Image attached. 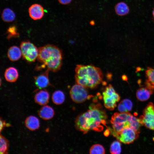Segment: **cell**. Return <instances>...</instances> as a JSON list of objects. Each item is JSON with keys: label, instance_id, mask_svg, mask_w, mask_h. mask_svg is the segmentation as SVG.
Returning <instances> with one entry per match:
<instances>
[{"label": "cell", "instance_id": "8fae6325", "mask_svg": "<svg viewBox=\"0 0 154 154\" xmlns=\"http://www.w3.org/2000/svg\"><path fill=\"white\" fill-rule=\"evenodd\" d=\"M30 16L33 19L37 20L41 19L44 15L43 7L40 5L35 4L31 5L29 8Z\"/></svg>", "mask_w": 154, "mask_h": 154}, {"label": "cell", "instance_id": "3957f363", "mask_svg": "<svg viewBox=\"0 0 154 154\" xmlns=\"http://www.w3.org/2000/svg\"><path fill=\"white\" fill-rule=\"evenodd\" d=\"M103 77L100 68L92 64L78 65L76 67V82L86 88H96L102 81Z\"/></svg>", "mask_w": 154, "mask_h": 154}, {"label": "cell", "instance_id": "ffe728a7", "mask_svg": "<svg viewBox=\"0 0 154 154\" xmlns=\"http://www.w3.org/2000/svg\"><path fill=\"white\" fill-rule=\"evenodd\" d=\"M1 17L4 21L11 22L14 20L15 18V15L11 9L9 8H6L3 10Z\"/></svg>", "mask_w": 154, "mask_h": 154}, {"label": "cell", "instance_id": "ba28073f", "mask_svg": "<svg viewBox=\"0 0 154 154\" xmlns=\"http://www.w3.org/2000/svg\"><path fill=\"white\" fill-rule=\"evenodd\" d=\"M139 133L130 127L127 126L113 136L120 142L129 144L133 143L138 137Z\"/></svg>", "mask_w": 154, "mask_h": 154}, {"label": "cell", "instance_id": "83f0119b", "mask_svg": "<svg viewBox=\"0 0 154 154\" xmlns=\"http://www.w3.org/2000/svg\"><path fill=\"white\" fill-rule=\"evenodd\" d=\"M117 108L120 112L126 113L129 112L124 104L121 101L118 104Z\"/></svg>", "mask_w": 154, "mask_h": 154}, {"label": "cell", "instance_id": "e0dca14e", "mask_svg": "<svg viewBox=\"0 0 154 154\" xmlns=\"http://www.w3.org/2000/svg\"><path fill=\"white\" fill-rule=\"evenodd\" d=\"M7 56L11 61H15L19 60L22 55L21 49L16 46L11 47L7 53Z\"/></svg>", "mask_w": 154, "mask_h": 154}, {"label": "cell", "instance_id": "cb8c5ba5", "mask_svg": "<svg viewBox=\"0 0 154 154\" xmlns=\"http://www.w3.org/2000/svg\"><path fill=\"white\" fill-rule=\"evenodd\" d=\"M119 141H115L111 144L110 152L112 154H119L121 151V144Z\"/></svg>", "mask_w": 154, "mask_h": 154}, {"label": "cell", "instance_id": "d4e9b609", "mask_svg": "<svg viewBox=\"0 0 154 154\" xmlns=\"http://www.w3.org/2000/svg\"><path fill=\"white\" fill-rule=\"evenodd\" d=\"M89 152L91 154H104L105 153L104 147L102 145L99 144L93 145L90 148Z\"/></svg>", "mask_w": 154, "mask_h": 154}, {"label": "cell", "instance_id": "4316f807", "mask_svg": "<svg viewBox=\"0 0 154 154\" xmlns=\"http://www.w3.org/2000/svg\"><path fill=\"white\" fill-rule=\"evenodd\" d=\"M121 102L124 104L128 112L131 110L133 107V104L130 100L126 99L123 100Z\"/></svg>", "mask_w": 154, "mask_h": 154}, {"label": "cell", "instance_id": "52a82bcc", "mask_svg": "<svg viewBox=\"0 0 154 154\" xmlns=\"http://www.w3.org/2000/svg\"><path fill=\"white\" fill-rule=\"evenodd\" d=\"M139 119L142 125L154 130V106L153 103L150 102L147 104Z\"/></svg>", "mask_w": 154, "mask_h": 154}, {"label": "cell", "instance_id": "f1b7e54d", "mask_svg": "<svg viewBox=\"0 0 154 154\" xmlns=\"http://www.w3.org/2000/svg\"><path fill=\"white\" fill-rule=\"evenodd\" d=\"M11 126L10 124L9 123H7L5 120L1 119V118L0 119V131L4 128L5 127H9Z\"/></svg>", "mask_w": 154, "mask_h": 154}, {"label": "cell", "instance_id": "484cf974", "mask_svg": "<svg viewBox=\"0 0 154 154\" xmlns=\"http://www.w3.org/2000/svg\"><path fill=\"white\" fill-rule=\"evenodd\" d=\"M7 33L8 34L7 38L9 39L12 37H18L19 36V34L17 32V28L14 25L11 26L9 28Z\"/></svg>", "mask_w": 154, "mask_h": 154}, {"label": "cell", "instance_id": "f546056e", "mask_svg": "<svg viewBox=\"0 0 154 154\" xmlns=\"http://www.w3.org/2000/svg\"><path fill=\"white\" fill-rule=\"evenodd\" d=\"M58 1L61 4L66 5L70 3L72 0H58Z\"/></svg>", "mask_w": 154, "mask_h": 154}, {"label": "cell", "instance_id": "277c9868", "mask_svg": "<svg viewBox=\"0 0 154 154\" xmlns=\"http://www.w3.org/2000/svg\"><path fill=\"white\" fill-rule=\"evenodd\" d=\"M131 115L129 112L114 114L111 120L112 127L109 130L113 135L120 132L125 127H129L128 120Z\"/></svg>", "mask_w": 154, "mask_h": 154}, {"label": "cell", "instance_id": "5bb4252c", "mask_svg": "<svg viewBox=\"0 0 154 154\" xmlns=\"http://www.w3.org/2000/svg\"><path fill=\"white\" fill-rule=\"evenodd\" d=\"M154 89L145 86L139 89L136 93L137 99L140 101H144L148 100L153 92Z\"/></svg>", "mask_w": 154, "mask_h": 154}, {"label": "cell", "instance_id": "4fadbf2b", "mask_svg": "<svg viewBox=\"0 0 154 154\" xmlns=\"http://www.w3.org/2000/svg\"><path fill=\"white\" fill-rule=\"evenodd\" d=\"M38 115L42 119L48 120L52 118L54 114V109L48 105H44L39 110Z\"/></svg>", "mask_w": 154, "mask_h": 154}, {"label": "cell", "instance_id": "7a4b0ae2", "mask_svg": "<svg viewBox=\"0 0 154 154\" xmlns=\"http://www.w3.org/2000/svg\"><path fill=\"white\" fill-rule=\"evenodd\" d=\"M38 61L42 64L37 67L39 70L46 66L53 72L58 71L62 64V54L61 50L55 45L48 44L38 49Z\"/></svg>", "mask_w": 154, "mask_h": 154}, {"label": "cell", "instance_id": "ac0fdd59", "mask_svg": "<svg viewBox=\"0 0 154 154\" xmlns=\"http://www.w3.org/2000/svg\"><path fill=\"white\" fill-rule=\"evenodd\" d=\"M145 74L147 78L145 83V86L154 89V69L148 67Z\"/></svg>", "mask_w": 154, "mask_h": 154}, {"label": "cell", "instance_id": "4dcf8cb0", "mask_svg": "<svg viewBox=\"0 0 154 154\" xmlns=\"http://www.w3.org/2000/svg\"><path fill=\"white\" fill-rule=\"evenodd\" d=\"M122 79L123 80H127V76L125 75H123L122 77Z\"/></svg>", "mask_w": 154, "mask_h": 154}, {"label": "cell", "instance_id": "9a60e30c", "mask_svg": "<svg viewBox=\"0 0 154 154\" xmlns=\"http://www.w3.org/2000/svg\"><path fill=\"white\" fill-rule=\"evenodd\" d=\"M26 127L29 130L34 131L39 128L40 121L35 116H30L27 117L25 120Z\"/></svg>", "mask_w": 154, "mask_h": 154}, {"label": "cell", "instance_id": "6da1fadb", "mask_svg": "<svg viewBox=\"0 0 154 154\" xmlns=\"http://www.w3.org/2000/svg\"><path fill=\"white\" fill-rule=\"evenodd\" d=\"M107 116L100 104H92L86 112L78 116L75 120V126L84 133L90 130L101 131L106 125Z\"/></svg>", "mask_w": 154, "mask_h": 154}, {"label": "cell", "instance_id": "603a6c76", "mask_svg": "<svg viewBox=\"0 0 154 154\" xmlns=\"http://www.w3.org/2000/svg\"><path fill=\"white\" fill-rule=\"evenodd\" d=\"M0 153L1 154L8 153L9 146L8 140L3 136L0 135Z\"/></svg>", "mask_w": 154, "mask_h": 154}, {"label": "cell", "instance_id": "44dd1931", "mask_svg": "<svg viewBox=\"0 0 154 154\" xmlns=\"http://www.w3.org/2000/svg\"><path fill=\"white\" fill-rule=\"evenodd\" d=\"M53 102L56 105L62 104L64 101L65 96L63 92L60 90L55 91L52 96Z\"/></svg>", "mask_w": 154, "mask_h": 154}, {"label": "cell", "instance_id": "d6986e66", "mask_svg": "<svg viewBox=\"0 0 154 154\" xmlns=\"http://www.w3.org/2000/svg\"><path fill=\"white\" fill-rule=\"evenodd\" d=\"M115 10L116 14L120 16L126 15L129 11V9L127 5L122 2H119L116 5Z\"/></svg>", "mask_w": 154, "mask_h": 154}, {"label": "cell", "instance_id": "7c38bea8", "mask_svg": "<svg viewBox=\"0 0 154 154\" xmlns=\"http://www.w3.org/2000/svg\"><path fill=\"white\" fill-rule=\"evenodd\" d=\"M49 94L46 90H40L35 95L34 100L35 102L40 105H45L48 102Z\"/></svg>", "mask_w": 154, "mask_h": 154}, {"label": "cell", "instance_id": "5b68a950", "mask_svg": "<svg viewBox=\"0 0 154 154\" xmlns=\"http://www.w3.org/2000/svg\"><path fill=\"white\" fill-rule=\"evenodd\" d=\"M102 94L105 107L109 110H114L120 99L119 95L111 84L106 87Z\"/></svg>", "mask_w": 154, "mask_h": 154}, {"label": "cell", "instance_id": "9c48e42d", "mask_svg": "<svg viewBox=\"0 0 154 154\" xmlns=\"http://www.w3.org/2000/svg\"><path fill=\"white\" fill-rule=\"evenodd\" d=\"M70 94L72 100L77 103H82L89 97L86 88L78 84L72 87Z\"/></svg>", "mask_w": 154, "mask_h": 154}, {"label": "cell", "instance_id": "7402d4cb", "mask_svg": "<svg viewBox=\"0 0 154 154\" xmlns=\"http://www.w3.org/2000/svg\"><path fill=\"white\" fill-rule=\"evenodd\" d=\"M129 126L139 133L140 127L142 125L139 118H138L131 114L128 120Z\"/></svg>", "mask_w": 154, "mask_h": 154}, {"label": "cell", "instance_id": "30bf717a", "mask_svg": "<svg viewBox=\"0 0 154 154\" xmlns=\"http://www.w3.org/2000/svg\"><path fill=\"white\" fill-rule=\"evenodd\" d=\"M49 71L47 69L43 73L34 77L35 84L39 89H41L51 85L48 79Z\"/></svg>", "mask_w": 154, "mask_h": 154}, {"label": "cell", "instance_id": "2e32d148", "mask_svg": "<svg viewBox=\"0 0 154 154\" xmlns=\"http://www.w3.org/2000/svg\"><path fill=\"white\" fill-rule=\"evenodd\" d=\"M4 76L7 81L11 82H14L18 78V72L17 69L15 67H9L6 70Z\"/></svg>", "mask_w": 154, "mask_h": 154}, {"label": "cell", "instance_id": "1f68e13d", "mask_svg": "<svg viewBox=\"0 0 154 154\" xmlns=\"http://www.w3.org/2000/svg\"><path fill=\"white\" fill-rule=\"evenodd\" d=\"M153 16L154 18V8L153 9Z\"/></svg>", "mask_w": 154, "mask_h": 154}, {"label": "cell", "instance_id": "8992f818", "mask_svg": "<svg viewBox=\"0 0 154 154\" xmlns=\"http://www.w3.org/2000/svg\"><path fill=\"white\" fill-rule=\"evenodd\" d=\"M20 47L23 57L30 62H34L38 54V49L32 43L29 41L22 42Z\"/></svg>", "mask_w": 154, "mask_h": 154}]
</instances>
